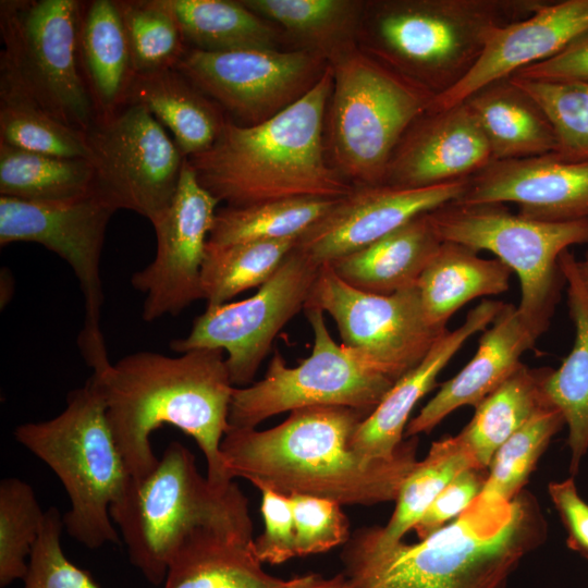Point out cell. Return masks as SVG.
<instances>
[{
	"label": "cell",
	"mask_w": 588,
	"mask_h": 588,
	"mask_svg": "<svg viewBox=\"0 0 588 588\" xmlns=\"http://www.w3.org/2000/svg\"><path fill=\"white\" fill-rule=\"evenodd\" d=\"M492 161L490 146L466 102L427 110L405 132L383 184L426 187L468 179Z\"/></svg>",
	"instance_id": "obj_22"
},
{
	"label": "cell",
	"mask_w": 588,
	"mask_h": 588,
	"mask_svg": "<svg viewBox=\"0 0 588 588\" xmlns=\"http://www.w3.org/2000/svg\"><path fill=\"white\" fill-rule=\"evenodd\" d=\"M78 54L96 118L125 106L135 73L117 1L93 0L81 5Z\"/></svg>",
	"instance_id": "obj_28"
},
{
	"label": "cell",
	"mask_w": 588,
	"mask_h": 588,
	"mask_svg": "<svg viewBox=\"0 0 588 588\" xmlns=\"http://www.w3.org/2000/svg\"><path fill=\"white\" fill-rule=\"evenodd\" d=\"M327 61L354 42L365 3L353 0H241Z\"/></svg>",
	"instance_id": "obj_34"
},
{
	"label": "cell",
	"mask_w": 588,
	"mask_h": 588,
	"mask_svg": "<svg viewBox=\"0 0 588 588\" xmlns=\"http://www.w3.org/2000/svg\"><path fill=\"white\" fill-rule=\"evenodd\" d=\"M460 205L513 203L518 213L546 222L588 220V160L556 154L495 160L468 177Z\"/></svg>",
	"instance_id": "obj_19"
},
{
	"label": "cell",
	"mask_w": 588,
	"mask_h": 588,
	"mask_svg": "<svg viewBox=\"0 0 588 588\" xmlns=\"http://www.w3.org/2000/svg\"><path fill=\"white\" fill-rule=\"evenodd\" d=\"M306 308L328 313L342 345L396 380L448 331L429 323L416 285L385 295L368 293L344 282L329 265L320 267Z\"/></svg>",
	"instance_id": "obj_14"
},
{
	"label": "cell",
	"mask_w": 588,
	"mask_h": 588,
	"mask_svg": "<svg viewBox=\"0 0 588 588\" xmlns=\"http://www.w3.org/2000/svg\"><path fill=\"white\" fill-rule=\"evenodd\" d=\"M368 415L344 406H308L290 412L279 425L229 427L221 457L231 479L284 495H310L341 505L395 501L417 461L383 463L354 451L351 440Z\"/></svg>",
	"instance_id": "obj_2"
},
{
	"label": "cell",
	"mask_w": 588,
	"mask_h": 588,
	"mask_svg": "<svg viewBox=\"0 0 588 588\" xmlns=\"http://www.w3.org/2000/svg\"><path fill=\"white\" fill-rule=\"evenodd\" d=\"M504 303L483 299L464 322L442 334L426 357L403 375L354 432L351 446L363 457L383 463L417 461L418 437L404 440L416 404L434 387L441 370L464 343L494 320Z\"/></svg>",
	"instance_id": "obj_21"
},
{
	"label": "cell",
	"mask_w": 588,
	"mask_h": 588,
	"mask_svg": "<svg viewBox=\"0 0 588 588\" xmlns=\"http://www.w3.org/2000/svg\"><path fill=\"white\" fill-rule=\"evenodd\" d=\"M564 425L554 405L532 417L495 451L481 494L505 501L519 494L539 457Z\"/></svg>",
	"instance_id": "obj_40"
},
{
	"label": "cell",
	"mask_w": 588,
	"mask_h": 588,
	"mask_svg": "<svg viewBox=\"0 0 588 588\" xmlns=\"http://www.w3.org/2000/svg\"><path fill=\"white\" fill-rule=\"evenodd\" d=\"M559 265L567 286V305L574 326L573 346L556 369H550L544 391L568 428L569 471H578L588 452V291L578 270L577 259L565 250Z\"/></svg>",
	"instance_id": "obj_29"
},
{
	"label": "cell",
	"mask_w": 588,
	"mask_h": 588,
	"mask_svg": "<svg viewBox=\"0 0 588 588\" xmlns=\"http://www.w3.org/2000/svg\"><path fill=\"white\" fill-rule=\"evenodd\" d=\"M487 475V469H468L450 482L413 528L418 539H425L461 515L481 493Z\"/></svg>",
	"instance_id": "obj_46"
},
{
	"label": "cell",
	"mask_w": 588,
	"mask_h": 588,
	"mask_svg": "<svg viewBox=\"0 0 588 588\" xmlns=\"http://www.w3.org/2000/svg\"><path fill=\"white\" fill-rule=\"evenodd\" d=\"M16 441L58 476L71 506L63 515L66 532L88 549L119 543L110 516L131 475L115 443L106 403L94 375L69 392L56 417L19 425Z\"/></svg>",
	"instance_id": "obj_6"
},
{
	"label": "cell",
	"mask_w": 588,
	"mask_h": 588,
	"mask_svg": "<svg viewBox=\"0 0 588 588\" xmlns=\"http://www.w3.org/2000/svg\"><path fill=\"white\" fill-rule=\"evenodd\" d=\"M548 491L568 531V544L588 558V503L580 498L574 479L550 482Z\"/></svg>",
	"instance_id": "obj_48"
},
{
	"label": "cell",
	"mask_w": 588,
	"mask_h": 588,
	"mask_svg": "<svg viewBox=\"0 0 588 588\" xmlns=\"http://www.w3.org/2000/svg\"><path fill=\"white\" fill-rule=\"evenodd\" d=\"M0 143L34 152L89 159L85 133L63 124L0 77Z\"/></svg>",
	"instance_id": "obj_38"
},
{
	"label": "cell",
	"mask_w": 588,
	"mask_h": 588,
	"mask_svg": "<svg viewBox=\"0 0 588 588\" xmlns=\"http://www.w3.org/2000/svg\"><path fill=\"white\" fill-rule=\"evenodd\" d=\"M328 61L306 50L210 52L187 47L174 66L240 125L277 115L321 78Z\"/></svg>",
	"instance_id": "obj_15"
},
{
	"label": "cell",
	"mask_w": 588,
	"mask_h": 588,
	"mask_svg": "<svg viewBox=\"0 0 588 588\" xmlns=\"http://www.w3.org/2000/svg\"><path fill=\"white\" fill-rule=\"evenodd\" d=\"M427 215L441 241L491 252L517 275V309L526 324L541 336L565 284L559 258L573 245L588 244V220L539 221L498 204L450 203Z\"/></svg>",
	"instance_id": "obj_9"
},
{
	"label": "cell",
	"mask_w": 588,
	"mask_h": 588,
	"mask_svg": "<svg viewBox=\"0 0 588 588\" xmlns=\"http://www.w3.org/2000/svg\"><path fill=\"white\" fill-rule=\"evenodd\" d=\"M538 338L517 306L504 304L480 336L473 358L408 421L404 437L429 433L458 407H476L523 365L522 356Z\"/></svg>",
	"instance_id": "obj_23"
},
{
	"label": "cell",
	"mask_w": 588,
	"mask_h": 588,
	"mask_svg": "<svg viewBox=\"0 0 588 588\" xmlns=\"http://www.w3.org/2000/svg\"><path fill=\"white\" fill-rule=\"evenodd\" d=\"M468 469L485 468L480 467L460 434L432 442L426 457L418 461L402 483L389 522L381 527L359 529L354 537L373 548H385L403 540L437 497Z\"/></svg>",
	"instance_id": "obj_31"
},
{
	"label": "cell",
	"mask_w": 588,
	"mask_h": 588,
	"mask_svg": "<svg viewBox=\"0 0 588 588\" xmlns=\"http://www.w3.org/2000/svg\"><path fill=\"white\" fill-rule=\"evenodd\" d=\"M144 106L185 158L207 150L219 137L224 111L175 69L135 74L126 103Z\"/></svg>",
	"instance_id": "obj_26"
},
{
	"label": "cell",
	"mask_w": 588,
	"mask_h": 588,
	"mask_svg": "<svg viewBox=\"0 0 588 588\" xmlns=\"http://www.w3.org/2000/svg\"><path fill=\"white\" fill-rule=\"evenodd\" d=\"M264 531L254 539V549L262 563L281 564L297 556L291 499L260 489Z\"/></svg>",
	"instance_id": "obj_45"
},
{
	"label": "cell",
	"mask_w": 588,
	"mask_h": 588,
	"mask_svg": "<svg viewBox=\"0 0 588 588\" xmlns=\"http://www.w3.org/2000/svg\"><path fill=\"white\" fill-rule=\"evenodd\" d=\"M94 192V170L85 158H64L0 143V196L62 201Z\"/></svg>",
	"instance_id": "obj_35"
},
{
	"label": "cell",
	"mask_w": 588,
	"mask_h": 588,
	"mask_svg": "<svg viewBox=\"0 0 588 588\" xmlns=\"http://www.w3.org/2000/svg\"><path fill=\"white\" fill-rule=\"evenodd\" d=\"M135 74L174 69L186 50L171 0H119Z\"/></svg>",
	"instance_id": "obj_39"
},
{
	"label": "cell",
	"mask_w": 588,
	"mask_h": 588,
	"mask_svg": "<svg viewBox=\"0 0 588 588\" xmlns=\"http://www.w3.org/2000/svg\"><path fill=\"white\" fill-rule=\"evenodd\" d=\"M333 87L328 63L296 102L256 125L228 119L217 140L186 158L220 203L243 207L283 199H339L354 188L328 161L324 123Z\"/></svg>",
	"instance_id": "obj_4"
},
{
	"label": "cell",
	"mask_w": 588,
	"mask_h": 588,
	"mask_svg": "<svg viewBox=\"0 0 588 588\" xmlns=\"http://www.w3.org/2000/svg\"><path fill=\"white\" fill-rule=\"evenodd\" d=\"M185 44L198 50L226 52L278 49L284 36L274 23L241 1L171 0Z\"/></svg>",
	"instance_id": "obj_33"
},
{
	"label": "cell",
	"mask_w": 588,
	"mask_h": 588,
	"mask_svg": "<svg viewBox=\"0 0 588 588\" xmlns=\"http://www.w3.org/2000/svg\"><path fill=\"white\" fill-rule=\"evenodd\" d=\"M468 179L426 187L354 186L296 242L318 266L355 253L412 219L458 200Z\"/></svg>",
	"instance_id": "obj_18"
},
{
	"label": "cell",
	"mask_w": 588,
	"mask_h": 588,
	"mask_svg": "<svg viewBox=\"0 0 588 588\" xmlns=\"http://www.w3.org/2000/svg\"><path fill=\"white\" fill-rule=\"evenodd\" d=\"M295 578H279L264 569L253 535L203 528L173 554L163 588H289Z\"/></svg>",
	"instance_id": "obj_24"
},
{
	"label": "cell",
	"mask_w": 588,
	"mask_h": 588,
	"mask_svg": "<svg viewBox=\"0 0 588 588\" xmlns=\"http://www.w3.org/2000/svg\"><path fill=\"white\" fill-rule=\"evenodd\" d=\"M297 556L327 552L350 539L342 505L328 499L291 495Z\"/></svg>",
	"instance_id": "obj_44"
},
{
	"label": "cell",
	"mask_w": 588,
	"mask_h": 588,
	"mask_svg": "<svg viewBox=\"0 0 588 588\" xmlns=\"http://www.w3.org/2000/svg\"><path fill=\"white\" fill-rule=\"evenodd\" d=\"M510 78L549 118L558 140L554 154L571 161L588 160V84Z\"/></svg>",
	"instance_id": "obj_42"
},
{
	"label": "cell",
	"mask_w": 588,
	"mask_h": 588,
	"mask_svg": "<svg viewBox=\"0 0 588 588\" xmlns=\"http://www.w3.org/2000/svg\"><path fill=\"white\" fill-rule=\"evenodd\" d=\"M106 403L115 443L133 478L158 464L150 436L170 425L192 437L216 487L233 482L220 445L228 431L234 390L221 350L200 348L168 356L151 351L128 354L101 373H93Z\"/></svg>",
	"instance_id": "obj_1"
},
{
	"label": "cell",
	"mask_w": 588,
	"mask_h": 588,
	"mask_svg": "<svg viewBox=\"0 0 588 588\" xmlns=\"http://www.w3.org/2000/svg\"><path fill=\"white\" fill-rule=\"evenodd\" d=\"M511 274L498 258L485 259L470 247L442 241L416 283L427 320L445 330L450 317L468 302L506 292Z\"/></svg>",
	"instance_id": "obj_30"
},
{
	"label": "cell",
	"mask_w": 588,
	"mask_h": 588,
	"mask_svg": "<svg viewBox=\"0 0 588 588\" xmlns=\"http://www.w3.org/2000/svg\"><path fill=\"white\" fill-rule=\"evenodd\" d=\"M313 329L311 354L289 367L275 350L262 379L234 388L230 427L256 428L264 420L308 406H344L368 416L397 381L332 339L324 313L306 308Z\"/></svg>",
	"instance_id": "obj_11"
},
{
	"label": "cell",
	"mask_w": 588,
	"mask_h": 588,
	"mask_svg": "<svg viewBox=\"0 0 588 588\" xmlns=\"http://www.w3.org/2000/svg\"><path fill=\"white\" fill-rule=\"evenodd\" d=\"M490 146L492 161L556 152L554 128L541 107L510 77L466 100Z\"/></svg>",
	"instance_id": "obj_27"
},
{
	"label": "cell",
	"mask_w": 588,
	"mask_h": 588,
	"mask_svg": "<svg viewBox=\"0 0 588 588\" xmlns=\"http://www.w3.org/2000/svg\"><path fill=\"white\" fill-rule=\"evenodd\" d=\"M321 266L295 247L250 297L207 306L187 335L173 340L172 351L221 350L235 388L254 383L273 341L309 297Z\"/></svg>",
	"instance_id": "obj_13"
},
{
	"label": "cell",
	"mask_w": 588,
	"mask_h": 588,
	"mask_svg": "<svg viewBox=\"0 0 588 588\" xmlns=\"http://www.w3.org/2000/svg\"><path fill=\"white\" fill-rule=\"evenodd\" d=\"M540 0H413L378 4L375 48L399 73L440 95L478 60L490 32L529 15Z\"/></svg>",
	"instance_id": "obj_8"
},
{
	"label": "cell",
	"mask_w": 588,
	"mask_h": 588,
	"mask_svg": "<svg viewBox=\"0 0 588 588\" xmlns=\"http://www.w3.org/2000/svg\"><path fill=\"white\" fill-rule=\"evenodd\" d=\"M219 204L185 159L171 204L151 221L155 259L131 279L133 287L145 294L144 321L176 316L204 299L201 269Z\"/></svg>",
	"instance_id": "obj_17"
},
{
	"label": "cell",
	"mask_w": 588,
	"mask_h": 588,
	"mask_svg": "<svg viewBox=\"0 0 588 588\" xmlns=\"http://www.w3.org/2000/svg\"><path fill=\"white\" fill-rule=\"evenodd\" d=\"M512 76L540 82L588 84V32L550 59L524 68Z\"/></svg>",
	"instance_id": "obj_47"
},
{
	"label": "cell",
	"mask_w": 588,
	"mask_h": 588,
	"mask_svg": "<svg viewBox=\"0 0 588 588\" xmlns=\"http://www.w3.org/2000/svg\"><path fill=\"white\" fill-rule=\"evenodd\" d=\"M45 512L27 482L15 477L0 482V586L23 579Z\"/></svg>",
	"instance_id": "obj_41"
},
{
	"label": "cell",
	"mask_w": 588,
	"mask_h": 588,
	"mask_svg": "<svg viewBox=\"0 0 588 588\" xmlns=\"http://www.w3.org/2000/svg\"><path fill=\"white\" fill-rule=\"evenodd\" d=\"M577 270L585 287L588 291V257L580 261L577 260Z\"/></svg>",
	"instance_id": "obj_50"
},
{
	"label": "cell",
	"mask_w": 588,
	"mask_h": 588,
	"mask_svg": "<svg viewBox=\"0 0 588 588\" xmlns=\"http://www.w3.org/2000/svg\"><path fill=\"white\" fill-rule=\"evenodd\" d=\"M63 515L57 507L45 512L42 525L28 558L23 588H101L91 575L63 553Z\"/></svg>",
	"instance_id": "obj_43"
},
{
	"label": "cell",
	"mask_w": 588,
	"mask_h": 588,
	"mask_svg": "<svg viewBox=\"0 0 588 588\" xmlns=\"http://www.w3.org/2000/svg\"><path fill=\"white\" fill-rule=\"evenodd\" d=\"M536 499L479 494L456 518L416 543L373 548L356 537L342 552L351 588H505L520 561L547 538Z\"/></svg>",
	"instance_id": "obj_3"
},
{
	"label": "cell",
	"mask_w": 588,
	"mask_h": 588,
	"mask_svg": "<svg viewBox=\"0 0 588 588\" xmlns=\"http://www.w3.org/2000/svg\"><path fill=\"white\" fill-rule=\"evenodd\" d=\"M587 257H588V250H587V253H586V257H585V258H587Z\"/></svg>",
	"instance_id": "obj_51"
},
{
	"label": "cell",
	"mask_w": 588,
	"mask_h": 588,
	"mask_svg": "<svg viewBox=\"0 0 588 588\" xmlns=\"http://www.w3.org/2000/svg\"><path fill=\"white\" fill-rule=\"evenodd\" d=\"M76 0L0 2V77L63 124L86 133L96 110L82 72Z\"/></svg>",
	"instance_id": "obj_10"
},
{
	"label": "cell",
	"mask_w": 588,
	"mask_h": 588,
	"mask_svg": "<svg viewBox=\"0 0 588 588\" xmlns=\"http://www.w3.org/2000/svg\"><path fill=\"white\" fill-rule=\"evenodd\" d=\"M330 164L354 186L383 184L390 159L434 94L355 44L328 61Z\"/></svg>",
	"instance_id": "obj_7"
},
{
	"label": "cell",
	"mask_w": 588,
	"mask_h": 588,
	"mask_svg": "<svg viewBox=\"0 0 588 588\" xmlns=\"http://www.w3.org/2000/svg\"><path fill=\"white\" fill-rule=\"evenodd\" d=\"M94 193L115 211L155 220L172 201L185 157L142 105L95 119L85 133Z\"/></svg>",
	"instance_id": "obj_12"
},
{
	"label": "cell",
	"mask_w": 588,
	"mask_h": 588,
	"mask_svg": "<svg viewBox=\"0 0 588 588\" xmlns=\"http://www.w3.org/2000/svg\"><path fill=\"white\" fill-rule=\"evenodd\" d=\"M110 516L131 563L155 586L164 581L173 554L193 532L215 528L253 535L248 500L238 485L213 486L177 441L168 444L148 475L130 478Z\"/></svg>",
	"instance_id": "obj_5"
},
{
	"label": "cell",
	"mask_w": 588,
	"mask_h": 588,
	"mask_svg": "<svg viewBox=\"0 0 588 588\" xmlns=\"http://www.w3.org/2000/svg\"><path fill=\"white\" fill-rule=\"evenodd\" d=\"M115 210L91 193L62 201H19L7 234L12 243H37L57 254L73 270L84 298L83 328L77 344L93 373L111 364L101 329L105 302L100 262L108 222Z\"/></svg>",
	"instance_id": "obj_16"
},
{
	"label": "cell",
	"mask_w": 588,
	"mask_h": 588,
	"mask_svg": "<svg viewBox=\"0 0 588 588\" xmlns=\"http://www.w3.org/2000/svg\"><path fill=\"white\" fill-rule=\"evenodd\" d=\"M297 238L253 241L229 245L208 242L201 269L207 306L229 303L246 290L261 286L278 270Z\"/></svg>",
	"instance_id": "obj_36"
},
{
	"label": "cell",
	"mask_w": 588,
	"mask_h": 588,
	"mask_svg": "<svg viewBox=\"0 0 588 588\" xmlns=\"http://www.w3.org/2000/svg\"><path fill=\"white\" fill-rule=\"evenodd\" d=\"M427 213L327 265L344 282L368 293L385 295L415 286L442 243Z\"/></svg>",
	"instance_id": "obj_25"
},
{
	"label": "cell",
	"mask_w": 588,
	"mask_h": 588,
	"mask_svg": "<svg viewBox=\"0 0 588 588\" xmlns=\"http://www.w3.org/2000/svg\"><path fill=\"white\" fill-rule=\"evenodd\" d=\"M334 200L297 198L243 207L225 206L217 211L208 242L229 245L298 238L328 211Z\"/></svg>",
	"instance_id": "obj_37"
},
{
	"label": "cell",
	"mask_w": 588,
	"mask_h": 588,
	"mask_svg": "<svg viewBox=\"0 0 588 588\" xmlns=\"http://www.w3.org/2000/svg\"><path fill=\"white\" fill-rule=\"evenodd\" d=\"M587 32L588 0L540 1L526 17L493 28L467 75L437 95L428 110L458 105L480 88L550 59Z\"/></svg>",
	"instance_id": "obj_20"
},
{
	"label": "cell",
	"mask_w": 588,
	"mask_h": 588,
	"mask_svg": "<svg viewBox=\"0 0 588 588\" xmlns=\"http://www.w3.org/2000/svg\"><path fill=\"white\" fill-rule=\"evenodd\" d=\"M289 588H351L343 573L324 578L319 574L309 573L296 576Z\"/></svg>",
	"instance_id": "obj_49"
},
{
	"label": "cell",
	"mask_w": 588,
	"mask_h": 588,
	"mask_svg": "<svg viewBox=\"0 0 588 588\" xmlns=\"http://www.w3.org/2000/svg\"><path fill=\"white\" fill-rule=\"evenodd\" d=\"M550 369L523 364L475 407L474 417L458 434L481 468L488 469L495 451L511 436L553 405L544 391Z\"/></svg>",
	"instance_id": "obj_32"
}]
</instances>
